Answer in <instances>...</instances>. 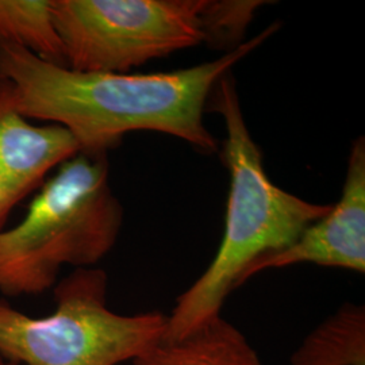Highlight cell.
<instances>
[{"mask_svg": "<svg viewBox=\"0 0 365 365\" xmlns=\"http://www.w3.org/2000/svg\"><path fill=\"white\" fill-rule=\"evenodd\" d=\"M277 30L267 27L220 58L157 73L76 72L16 46L0 48V78L11 81L24 117L66 128L81 153H107L130 131L178 137L203 153L218 144L203 114L217 81Z\"/></svg>", "mask_w": 365, "mask_h": 365, "instance_id": "1", "label": "cell"}, {"mask_svg": "<svg viewBox=\"0 0 365 365\" xmlns=\"http://www.w3.org/2000/svg\"><path fill=\"white\" fill-rule=\"evenodd\" d=\"M206 108L220 114L226 128L222 156L230 175V188L225 232L207 269L167 315L165 339H179L221 315L223 302L240 287L241 276L253 261L286 248L331 209L303 200L271 182L261 150L249 133L230 72L217 81Z\"/></svg>", "mask_w": 365, "mask_h": 365, "instance_id": "2", "label": "cell"}, {"mask_svg": "<svg viewBox=\"0 0 365 365\" xmlns=\"http://www.w3.org/2000/svg\"><path fill=\"white\" fill-rule=\"evenodd\" d=\"M107 153H78L63 163L18 225L0 232V292L37 295L61 268H91L117 242L123 209L108 179Z\"/></svg>", "mask_w": 365, "mask_h": 365, "instance_id": "3", "label": "cell"}, {"mask_svg": "<svg viewBox=\"0 0 365 365\" xmlns=\"http://www.w3.org/2000/svg\"><path fill=\"white\" fill-rule=\"evenodd\" d=\"M56 310L30 317L0 299V354L21 365H118L134 361L164 339L167 315L114 313L107 274L76 268L54 288Z\"/></svg>", "mask_w": 365, "mask_h": 365, "instance_id": "4", "label": "cell"}, {"mask_svg": "<svg viewBox=\"0 0 365 365\" xmlns=\"http://www.w3.org/2000/svg\"><path fill=\"white\" fill-rule=\"evenodd\" d=\"M207 0H51L66 66L128 73L209 42Z\"/></svg>", "mask_w": 365, "mask_h": 365, "instance_id": "5", "label": "cell"}, {"mask_svg": "<svg viewBox=\"0 0 365 365\" xmlns=\"http://www.w3.org/2000/svg\"><path fill=\"white\" fill-rule=\"evenodd\" d=\"M303 262L365 272L364 137L353 143L339 203L288 247L253 261L241 276L240 286L262 271Z\"/></svg>", "mask_w": 365, "mask_h": 365, "instance_id": "6", "label": "cell"}, {"mask_svg": "<svg viewBox=\"0 0 365 365\" xmlns=\"http://www.w3.org/2000/svg\"><path fill=\"white\" fill-rule=\"evenodd\" d=\"M78 153V141L66 128L37 126L24 117L11 81L0 78V184L13 207Z\"/></svg>", "mask_w": 365, "mask_h": 365, "instance_id": "7", "label": "cell"}, {"mask_svg": "<svg viewBox=\"0 0 365 365\" xmlns=\"http://www.w3.org/2000/svg\"><path fill=\"white\" fill-rule=\"evenodd\" d=\"M133 365H264L241 330L218 315L179 339H163Z\"/></svg>", "mask_w": 365, "mask_h": 365, "instance_id": "8", "label": "cell"}, {"mask_svg": "<svg viewBox=\"0 0 365 365\" xmlns=\"http://www.w3.org/2000/svg\"><path fill=\"white\" fill-rule=\"evenodd\" d=\"M291 365H365L364 306L345 303L314 329Z\"/></svg>", "mask_w": 365, "mask_h": 365, "instance_id": "9", "label": "cell"}, {"mask_svg": "<svg viewBox=\"0 0 365 365\" xmlns=\"http://www.w3.org/2000/svg\"><path fill=\"white\" fill-rule=\"evenodd\" d=\"M3 46L22 48L48 63L66 66L51 0H0V48Z\"/></svg>", "mask_w": 365, "mask_h": 365, "instance_id": "10", "label": "cell"}, {"mask_svg": "<svg viewBox=\"0 0 365 365\" xmlns=\"http://www.w3.org/2000/svg\"><path fill=\"white\" fill-rule=\"evenodd\" d=\"M265 1H207L206 24L209 42L230 43L244 37L255 13Z\"/></svg>", "mask_w": 365, "mask_h": 365, "instance_id": "11", "label": "cell"}, {"mask_svg": "<svg viewBox=\"0 0 365 365\" xmlns=\"http://www.w3.org/2000/svg\"><path fill=\"white\" fill-rule=\"evenodd\" d=\"M13 206L11 203L9 202V197L6 195L4 190H3V185L0 184V232L3 230L4 227V223L7 221L10 212L13 211Z\"/></svg>", "mask_w": 365, "mask_h": 365, "instance_id": "12", "label": "cell"}, {"mask_svg": "<svg viewBox=\"0 0 365 365\" xmlns=\"http://www.w3.org/2000/svg\"><path fill=\"white\" fill-rule=\"evenodd\" d=\"M0 365H18L13 363V361H10V360H7V359H4L1 354H0Z\"/></svg>", "mask_w": 365, "mask_h": 365, "instance_id": "13", "label": "cell"}]
</instances>
